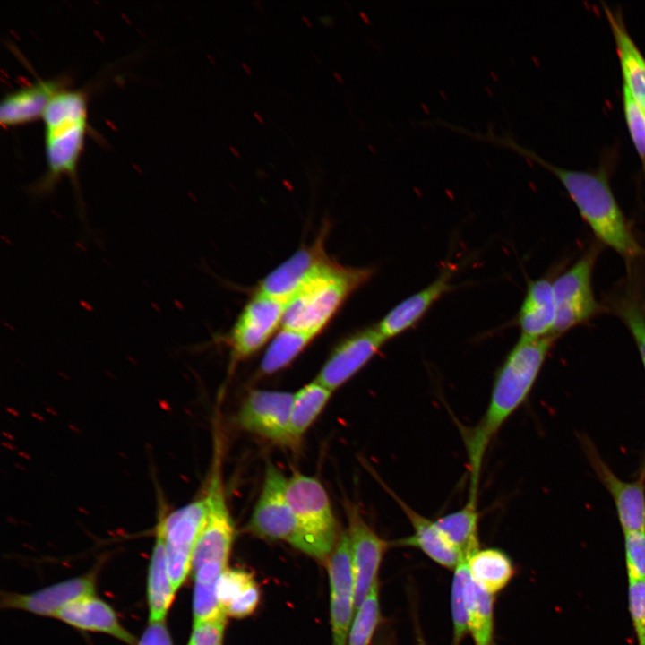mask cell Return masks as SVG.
<instances>
[{"instance_id": "obj_36", "label": "cell", "mask_w": 645, "mask_h": 645, "mask_svg": "<svg viewBox=\"0 0 645 645\" xmlns=\"http://www.w3.org/2000/svg\"><path fill=\"white\" fill-rule=\"evenodd\" d=\"M628 605L638 645H645V580H629Z\"/></svg>"}, {"instance_id": "obj_46", "label": "cell", "mask_w": 645, "mask_h": 645, "mask_svg": "<svg viewBox=\"0 0 645 645\" xmlns=\"http://www.w3.org/2000/svg\"><path fill=\"white\" fill-rule=\"evenodd\" d=\"M302 20L305 22V24H306L309 28H312V23H311V22H310V20H309L308 18H306L305 16H302Z\"/></svg>"}, {"instance_id": "obj_26", "label": "cell", "mask_w": 645, "mask_h": 645, "mask_svg": "<svg viewBox=\"0 0 645 645\" xmlns=\"http://www.w3.org/2000/svg\"><path fill=\"white\" fill-rule=\"evenodd\" d=\"M332 391L314 380L296 393L290 413V432L297 443L301 437L320 415Z\"/></svg>"}, {"instance_id": "obj_5", "label": "cell", "mask_w": 645, "mask_h": 645, "mask_svg": "<svg viewBox=\"0 0 645 645\" xmlns=\"http://www.w3.org/2000/svg\"><path fill=\"white\" fill-rule=\"evenodd\" d=\"M286 492L297 525L293 546L318 559L327 558L339 538L325 488L317 478L295 472L288 478Z\"/></svg>"}, {"instance_id": "obj_11", "label": "cell", "mask_w": 645, "mask_h": 645, "mask_svg": "<svg viewBox=\"0 0 645 645\" xmlns=\"http://www.w3.org/2000/svg\"><path fill=\"white\" fill-rule=\"evenodd\" d=\"M286 303L257 292L239 315L230 337L235 358L260 349L282 324Z\"/></svg>"}, {"instance_id": "obj_33", "label": "cell", "mask_w": 645, "mask_h": 645, "mask_svg": "<svg viewBox=\"0 0 645 645\" xmlns=\"http://www.w3.org/2000/svg\"><path fill=\"white\" fill-rule=\"evenodd\" d=\"M616 310L635 341L645 370V309L640 302L630 297L622 300Z\"/></svg>"}, {"instance_id": "obj_34", "label": "cell", "mask_w": 645, "mask_h": 645, "mask_svg": "<svg viewBox=\"0 0 645 645\" xmlns=\"http://www.w3.org/2000/svg\"><path fill=\"white\" fill-rule=\"evenodd\" d=\"M624 554L628 580H645V531L624 533Z\"/></svg>"}, {"instance_id": "obj_47", "label": "cell", "mask_w": 645, "mask_h": 645, "mask_svg": "<svg viewBox=\"0 0 645 645\" xmlns=\"http://www.w3.org/2000/svg\"><path fill=\"white\" fill-rule=\"evenodd\" d=\"M241 65H242L243 69H245V71L248 74H252V71H251L250 68L246 65V64L242 63Z\"/></svg>"}, {"instance_id": "obj_15", "label": "cell", "mask_w": 645, "mask_h": 645, "mask_svg": "<svg viewBox=\"0 0 645 645\" xmlns=\"http://www.w3.org/2000/svg\"><path fill=\"white\" fill-rule=\"evenodd\" d=\"M91 575L63 580L30 594H6L2 606L25 610L39 615L55 616L65 605L89 595H94Z\"/></svg>"}, {"instance_id": "obj_35", "label": "cell", "mask_w": 645, "mask_h": 645, "mask_svg": "<svg viewBox=\"0 0 645 645\" xmlns=\"http://www.w3.org/2000/svg\"><path fill=\"white\" fill-rule=\"evenodd\" d=\"M253 583V575L243 570L226 569L221 573L217 582V596L225 612L231 600Z\"/></svg>"}, {"instance_id": "obj_9", "label": "cell", "mask_w": 645, "mask_h": 645, "mask_svg": "<svg viewBox=\"0 0 645 645\" xmlns=\"http://www.w3.org/2000/svg\"><path fill=\"white\" fill-rule=\"evenodd\" d=\"M355 577V611L378 580V571L389 543L365 520L357 506H346Z\"/></svg>"}, {"instance_id": "obj_28", "label": "cell", "mask_w": 645, "mask_h": 645, "mask_svg": "<svg viewBox=\"0 0 645 645\" xmlns=\"http://www.w3.org/2000/svg\"><path fill=\"white\" fill-rule=\"evenodd\" d=\"M314 338L281 327L267 348L260 365L264 374H271L289 365Z\"/></svg>"}, {"instance_id": "obj_20", "label": "cell", "mask_w": 645, "mask_h": 645, "mask_svg": "<svg viewBox=\"0 0 645 645\" xmlns=\"http://www.w3.org/2000/svg\"><path fill=\"white\" fill-rule=\"evenodd\" d=\"M55 617L82 630L105 632L125 643H135L134 636L120 624L114 610L94 595L72 601Z\"/></svg>"}, {"instance_id": "obj_16", "label": "cell", "mask_w": 645, "mask_h": 645, "mask_svg": "<svg viewBox=\"0 0 645 645\" xmlns=\"http://www.w3.org/2000/svg\"><path fill=\"white\" fill-rule=\"evenodd\" d=\"M453 273L452 267L444 269L431 284L394 306L376 325L383 337L388 340L415 326L433 305L452 288Z\"/></svg>"}, {"instance_id": "obj_18", "label": "cell", "mask_w": 645, "mask_h": 645, "mask_svg": "<svg viewBox=\"0 0 645 645\" xmlns=\"http://www.w3.org/2000/svg\"><path fill=\"white\" fill-rule=\"evenodd\" d=\"M329 258L322 244L302 248L269 273L257 292L287 303L304 281Z\"/></svg>"}, {"instance_id": "obj_22", "label": "cell", "mask_w": 645, "mask_h": 645, "mask_svg": "<svg viewBox=\"0 0 645 645\" xmlns=\"http://www.w3.org/2000/svg\"><path fill=\"white\" fill-rule=\"evenodd\" d=\"M555 322L552 282L545 278L530 281L518 314L521 336L541 338L554 335Z\"/></svg>"}, {"instance_id": "obj_21", "label": "cell", "mask_w": 645, "mask_h": 645, "mask_svg": "<svg viewBox=\"0 0 645 645\" xmlns=\"http://www.w3.org/2000/svg\"><path fill=\"white\" fill-rule=\"evenodd\" d=\"M619 57L624 83L645 110V57L630 36L620 13L605 6Z\"/></svg>"}, {"instance_id": "obj_40", "label": "cell", "mask_w": 645, "mask_h": 645, "mask_svg": "<svg viewBox=\"0 0 645 645\" xmlns=\"http://www.w3.org/2000/svg\"><path fill=\"white\" fill-rule=\"evenodd\" d=\"M319 20L323 25L327 27H331L334 24V21L330 15L320 16Z\"/></svg>"}, {"instance_id": "obj_10", "label": "cell", "mask_w": 645, "mask_h": 645, "mask_svg": "<svg viewBox=\"0 0 645 645\" xmlns=\"http://www.w3.org/2000/svg\"><path fill=\"white\" fill-rule=\"evenodd\" d=\"M582 449L598 480L612 496L620 525L625 532L645 531V478L620 479L601 459L593 443L580 437Z\"/></svg>"}, {"instance_id": "obj_32", "label": "cell", "mask_w": 645, "mask_h": 645, "mask_svg": "<svg viewBox=\"0 0 645 645\" xmlns=\"http://www.w3.org/2000/svg\"><path fill=\"white\" fill-rule=\"evenodd\" d=\"M623 107L632 141L645 168V110L624 85Z\"/></svg>"}, {"instance_id": "obj_24", "label": "cell", "mask_w": 645, "mask_h": 645, "mask_svg": "<svg viewBox=\"0 0 645 645\" xmlns=\"http://www.w3.org/2000/svg\"><path fill=\"white\" fill-rule=\"evenodd\" d=\"M471 579L493 596L503 590L515 573L506 553L498 548L478 549L469 558Z\"/></svg>"}, {"instance_id": "obj_25", "label": "cell", "mask_w": 645, "mask_h": 645, "mask_svg": "<svg viewBox=\"0 0 645 645\" xmlns=\"http://www.w3.org/2000/svg\"><path fill=\"white\" fill-rule=\"evenodd\" d=\"M172 588L167 564L165 546L156 536L148 575L150 622H163L173 601Z\"/></svg>"}, {"instance_id": "obj_30", "label": "cell", "mask_w": 645, "mask_h": 645, "mask_svg": "<svg viewBox=\"0 0 645 645\" xmlns=\"http://www.w3.org/2000/svg\"><path fill=\"white\" fill-rule=\"evenodd\" d=\"M379 619V584L377 580L356 610V615L349 630L348 645H369Z\"/></svg>"}, {"instance_id": "obj_8", "label": "cell", "mask_w": 645, "mask_h": 645, "mask_svg": "<svg viewBox=\"0 0 645 645\" xmlns=\"http://www.w3.org/2000/svg\"><path fill=\"white\" fill-rule=\"evenodd\" d=\"M287 482L288 478L274 464L267 465L262 488L248 527L257 536L283 540L294 546L297 525L288 501Z\"/></svg>"}, {"instance_id": "obj_14", "label": "cell", "mask_w": 645, "mask_h": 645, "mask_svg": "<svg viewBox=\"0 0 645 645\" xmlns=\"http://www.w3.org/2000/svg\"><path fill=\"white\" fill-rule=\"evenodd\" d=\"M385 341L376 325L355 333L335 348L315 380L333 391L360 371Z\"/></svg>"}, {"instance_id": "obj_42", "label": "cell", "mask_w": 645, "mask_h": 645, "mask_svg": "<svg viewBox=\"0 0 645 645\" xmlns=\"http://www.w3.org/2000/svg\"><path fill=\"white\" fill-rule=\"evenodd\" d=\"M640 477L645 478V455L643 458V461L641 463V470H640Z\"/></svg>"}, {"instance_id": "obj_19", "label": "cell", "mask_w": 645, "mask_h": 645, "mask_svg": "<svg viewBox=\"0 0 645 645\" xmlns=\"http://www.w3.org/2000/svg\"><path fill=\"white\" fill-rule=\"evenodd\" d=\"M387 490L408 519L413 529L412 535L398 540V544L417 547L441 566L454 570L462 557L439 529L435 521L415 511L389 488Z\"/></svg>"}, {"instance_id": "obj_38", "label": "cell", "mask_w": 645, "mask_h": 645, "mask_svg": "<svg viewBox=\"0 0 645 645\" xmlns=\"http://www.w3.org/2000/svg\"><path fill=\"white\" fill-rule=\"evenodd\" d=\"M259 599V589L254 582L231 600L226 607V614L233 617H245L255 610Z\"/></svg>"}, {"instance_id": "obj_6", "label": "cell", "mask_w": 645, "mask_h": 645, "mask_svg": "<svg viewBox=\"0 0 645 645\" xmlns=\"http://www.w3.org/2000/svg\"><path fill=\"white\" fill-rule=\"evenodd\" d=\"M595 251L585 254L552 282L555 306L553 334L556 338L600 311L592 288Z\"/></svg>"}, {"instance_id": "obj_39", "label": "cell", "mask_w": 645, "mask_h": 645, "mask_svg": "<svg viewBox=\"0 0 645 645\" xmlns=\"http://www.w3.org/2000/svg\"><path fill=\"white\" fill-rule=\"evenodd\" d=\"M137 645H172L164 621L150 622Z\"/></svg>"}, {"instance_id": "obj_3", "label": "cell", "mask_w": 645, "mask_h": 645, "mask_svg": "<svg viewBox=\"0 0 645 645\" xmlns=\"http://www.w3.org/2000/svg\"><path fill=\"white\" fill-rule=\"evenodd\" d=\"M373 274L372 268L342 266L328 259L286 303L281 327L314 338L344 301Z\"/></svg>"}, {"instance_id": "obj_37", "label": "cell", "mask_w": 645, "mask_h": 645, "mask_svg": "<svg viewBox=\"0 0 645 645\" xmlns=\"http://www.w3.org/2000/svg\"><path fill=\"white\" fill-rule=\"evenodd\" d=\"M226 618L194 624L188 645H221Z\"/></svg>"}, {"instance_id": "obj_29", "label": "cell", "mask_w": 645, "mask_h": 645, "mask_svg": "<svg viewBox=\"0 0 645 645\" xmlns=\"http://www.w3.org/2000/svg\"><path fill=\"white\" fill-rule=\"evenodd\" d=\"M452 585V645H460L468 628V584L470 578L468 559H462L453 570Z\"/></svg>"}, {"instance_id": "obj_4", "label": "cell", "mask_w": 645, "mask_h": 645, "mask_svg": "<svg viewBox=\"0 0 645 645\" xmlns=\"http://www.w3.org/2000/svg\"><path fill=\"white\" fill-rule=\"evenodd\" d=\"M87 96L81 90L64 89L47 106L45 128L47 171L31 187L35 195L51 192L64 176L75 184L76 169L87 131Z\"/></svg>"}, {"instance_id": "obj_1", "label": "cell", "mask_w": 645, "mask_h": 645, "mask_svg": "<svg viewBox=\"0 0 645 645\" xmlns=\"http://www.w3.org/2000/svg\"><path fill=\"white\" fill-rule=\"evenodd\" d=\"M555 339L554 335L521 336L497 372L486 412L466 434L469 492H478L486 450L500 428L529 397Z\"/></svg>"}, {"instance_id": "obj_2", "label": "cell", "mask_w": 645, "mask_h": 645, "mask_svg": "<svg viewBox=\"0 0 645 645\" xmlns=\"http://www.w3.org/2000/svg\"><path fill=\"white\" fill-rule=\"evenodd\" d=\"M505 143L540 163L557 176L580 216L602 244L626 261L645 254L614 195L604 170H579L557 167L513 142L505 141Z\"/></svg>"}, {"instance_id": "obj_7", "label": "cell", "mask_w": 645, "mask_h": 645, "mask_svg": "<svg viewBox=\"0 0 645 645\" xmlns=\"http://www.w3.org/2000/svg\"><path fill=\"white\" fill-rule=\"evenodd\" d=\"M294 394L286 391L254 390L246 397L238 414L245 430L280 446L299 445L290 432V413Z\"/></svg>"}, {"instance_id": "obj_23", "label": "cell", "mask_w": 645, "mask_h": 645, "mask_svg": "<svg viewBox=\"0 0 645 645\" xmlns=\"http://www.w3.org/2000/svg\"><path fill=\"white\" fill-rule=\"evenodd\" d=\"M477 497L469 495L461 508L434 520L445 538L460 552L462 559L469 558L480 549Z\"/></svg>"}, {"instance_id": "obj_27", "label": "cell", "mask_w": 645, "mask_h": 645, "mask_svg": "<svg viewBox=\"0 0 645 645\" xmlns=\"http://www.w3.org/2000/svg\"><path fill=\"white\" fill-rule=\"evenodd\" d=\"M468 628L475 645H492L494 596L471 577L468 584Z\"/></svg>"}, {"instance_id": "obj_17", "label": "cell", "mask_w": 645, "mask_h": 645, "mask_svg": "<svg viewBox=\"0 0 645 645\" xmlns=\"http://www.w3.org/2000/svg\"><path fill=\"white\" fill-rule=\"evenodd\" d=\"M65 84L64 78L40 79L7 93L0 104L1 125L16 126L41 118L52 98L65 89Z\"/></svg>"}, {"instance_id": "obj_45", "label": "cell", "mask_w": 645, "mask_h": 645, "mask_svg": "<svg viewBox=\"0 0 645 645\" xmlns=\"http://www.w3.org/2000/svg\"><path fill=\"white\" fill-rule=\"evenodd\" d=\"M333 75L336 78V80L340 82H343L342 77L337 73L336 71L333 72Z\"/></svg>"}, {"instance_id": "obj_43", "label": "cell", "mask_w": 645, "mask_h": 645, "mask_svg": "<svg viewBox=\"0 0 645 645\" xmlns=\"http://www.w3.org/2000/svg\"><path fill=\"white\" fill-rule=\"evenodd\" d=\"M229 150L235 157H236V158L240 157L238 150L236 148H234L233 146H229Z\"/></svg>"}, {"instance_id": "obj_41", "label": "cell", "mask_w": 645, "mask_h": 645, "mask_svg": "<svg viewBox=\"0 0 645 645\" xmlns=\"http://www.w3.org/2000/svg\"><path fill=\"white\" fill-rule=\"evenodd\" d=\"M417 645H427L422 634L418 632L417 635Z\"/></svg>"}, {"instance_id": "obj_31", "label": "cell", "mask_w": 645, "mask_h": 645, "mask_svg": "<svg viewBox=\"0 0 645 645\" xmlns=\"http://www.w3.org/2000/svg\"><path fill=\"white\" fill-rule=\"evenodd\" d=\"M218 580L206 582L194 581V624L226 618L227 614L219 604L217 596Z\"/></svg>"}, {"instance_id": "obj_12", "label": "cell", "mask_w": 645, "mask_h": 645, "mask_svg": "<svg viewBox=\"0 0 645 645\" xmlns=\"http://www.w3.org/2000/svg\"><path fill=\"white\" fill-rule=\"evenodd\" d=\"M334 645H346L355 611V577L348 533L339 536L329 563Z\"/></svg>"}, {"instance_id": "obj_44", "label": "cell", "mask_w": 645, "mask_h": 645, "mask_svg": "<svg viewBox=\"0 0 645 645\" xmlns=\"http://www.w3.org/2000/svg\"><path fill=\"white\" fill-rule=\"evenodd\" d=\"M254 116L258 120L259 123L263 124V119L259 113L254 112Z\"/></svg>"}, {"instance_id": "obj_13", "label": "cell", "mask_w": 645, "mask_h": 645, "mask_svg": "<svg viewBox=\"0 0 645 645\" xmlns=\"http://www.w3.org/2000/svg\"><path fill=\"white\" fill-rule=\"evenodd\" d=\"M203 496L166 513L157 525L156 536L163 542L168 562H192L195 543L206 520Z\"/></svg>"}]
</instances>
